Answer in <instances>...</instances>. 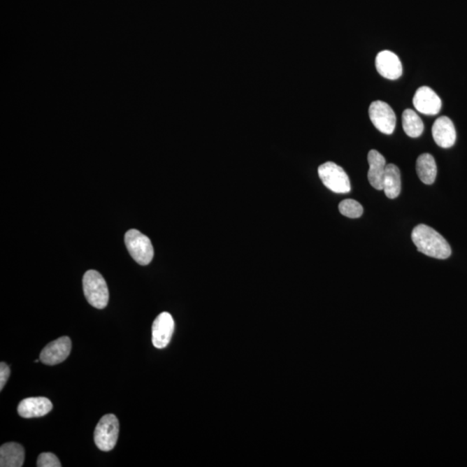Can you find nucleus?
Here are the masks:
<instances>
[{"label":"nucleus","instance_id":"1a4fd4ad","mask_svg":"<svg viewBox=\"0 0 467 467\" xmlns=\"http://www.w3.org/2000/svg\"><path fill=\"white\" fill-rule=\"evenodd\" d=\"M415 109L423 115H436L440 111V98L431 87L423 86L419 87L413 98Z\"/></svg>","mask_w":467,"mask_h":467},{"label":"nucleus","instance_id":"9d476101","mask_svg":"<svg viewBox=\"0 0 467 467\" xmlns=\"http://www.w3.org/2000/svg\"><path fill=\"white\" fill-rule=\"evenodd\" d=\"M375 68L382 78L396 80L403 75V65L399 57L392 51L382 50L375 58Z\"/></svg>","mask_w":467,"mask_h":467},{"label":"nucleus","instance_id":"ddd939ff","mask_svg":"<svg viewBox=\"0 0 467 467\" xmlns=\"http://www.w3.org/2000/svg\"><path fill=\"white\" fill-rule=\"evenodd\" d=\"M368 162L370 169L368 171V180L372 187L378 191L384 189V178L386 169L385 157L377 150H371L368 153Z\"/></svg>","mask_w":467,"mask_h":467},{"label":"nucleus","instance_id":"0eeeda50","mask_svg":"<svg viewBox=\"0 0 467 467\" xmlns=\"http://www.w3.org/2000/svg\"><path fill=\"white\" fill-rule=\"evenodd\" d=\"M71 340L69 337H62L50 343L40 354V360L46 366H57L67 359L71 352Z\"/></svg>","mask_w":467,"mask_h":467},{"label":"nucleus","instance_id":"dca6fc26","mask_svg":"<svg viewBox=\"0 0 467 467\" xmlns=\"http://www.w3.org/2000/svg\"><path fill=\"white\" fill-rule=\"evenodd\" d=\"M401 189L399 168L394 164L387 165L384 178V191L387 198L395 199L400 195Z\"/></svg>","mask_w":467,"mask_h":467},{"label":"nucleus","instance_id":"f8f14e48","mask_svg":"<svg viewBox=\"0 0 467 467\" xmlns=\"http://www.w3.org/2000/svg\"><path fill=\"white\" fill-rule=\"evenodd\" d=\"M53 404L46 397H31L24 399L17 407L21 417L35 418L45 417L52 410Z\"/></svg>","mask_w":467,"mask_h":467},{"label":"nucleus","instance_id":"6ab92c4d","mask_svg":"<svg viewBox=\"0 0 467 467\" xmlns=\"http://www.w3.org/2000/svg\"><path fill=\"white\" fill-rule=\"evenodd\" d=\"M36 466L38 467H61L59 459L52 452H43L38 456Z\"/></svg>","mask_w":467,"mask_h":467},{"label":"nucleus","instance_id":"6e6552de","mask_svg":"<svg viewBox=\"0 0 467 467\" xmlns=\"http://www.w3.org/2000/svg\"><path fill=\"white\" fill-rule=\"evenodd\" d=\"M174 320L169 312H162L152 324V344L158 349L166 348L170 344L174 331Z\"/></svg>","mask_w":467,"mask_h":467},{"label":"nucleus","instance_id":"412c9836","mask_svg":"<svg viewBox=\"0 0 467 467\" xmlns=\"http://www.w3.org/2000/svg\"><path fill=\"white\" fill-rule=\"evenodd\" d=\"M38 361H39L38 359H36V360H35V363H38Z\"/></svg>","mask_w":467,"mask_h":467},{"label":"nucleus","instance_id":"f257e3e1","mask_svg":"<svg viewBox=\"0 0 467 467\" xmlns=\"http://www.w3.org/2000/svg\"><path fill=\"white\" fill-rule=\"evenodd\" d=\"M412 240L417 250L426 257L445 260L450 257L451 247L440 234L428 225L419 224L412 231Z\"/></svg>","mask_w":467,"mask_h":467},{"label":"nucleus","instance_id":"a211bd4d","mask_svg":"<svg viewBox=\"0 0 467 467\" xmlns=\"http://www.w3.org/2000/svg\"><path fill=\"white\" fill-rule=\"evenodd\" d=\"M338 210L343 216L349 218H359L364 213L363 206L353 199L342 201L338 206Z\"/></svg>","mask_w":467,"mask_h":467},{"label":"nucleus","instance_id":"20e7f679","mask_svg":"<svg viewBox=\"0 0 467 467\" xmlns=\"http://www.w3.org/2000/svg\"><path fill=\"white\" fill-rule=\"evenodd\" d=\"M120 424L115 415H104L98 422L94 430V443L100 450L108 452L114 450L118 440Z\"/></svg>","mask_w":467,"mask_h":467},{"label":"nucleus","instance_id":"2eb2a0df","mask_svg":"<svg viewBox=\"0 0 467 467\" xmlns=\"http://www.w3.org/2000/svg\"><path fill=\"white\" fill-rule=\"evenodd\" d=\"M417 171L419 180L425 185H432L437 176L436 159L429 153H423L417 160Z\"/></svg>","mask_w":467,"mask_h":467},{"label":"nucleus","instance_id":"f03ea898","mask_svg":"<svg viewBox=\"0 0 467 467\" xmlns=\"http://www.w3.org/2000/svg\"><path fill=\"white\" fill-rule=\"evenodd\" d=\"M84 295L94 308L104 309L108 306L109 293L108 285L100 273L89 270L82 279Z\"/></svg>","mask_w":467,"mask_h":467},{"label":"nucleus","instance_id":"aec40b11","mask_svg":"<svg viewBox=\"0 0 467 467\" xmlns=\"http://www.w3.org/2000/svg\"><path fill=\"white\" fill-rule=\"evenodd\" d=\"M10 374V367L6 363L2 362L0 364V390H2L3 387H5Z\"/></svg>","mask_w":467,"mask_h":467},{"label":"nucleus","instance_id":"4468645a","mask_svg":"<svg viewBox=\"0 0 467 467\" xmlns=\"http://www.w3.org/2000/svg\"><path fill=\"white\" fill-rule=\"evenodd\" d=\"M24 450L20 444L8 443L0 447V466L21 467L24 462Z\"/></svg>","mask_w":467,"mask_h":467},{"label":"nucleus","instance_id":"39448f33","mask_svg":"<svg viewBox=\"0 0 467 467\" xmlns=\"http://www.w3.org/2000/svg\"><path fill=\"white\" fill-rule=\"evenodd\" d=\"M322 183L335 193H348L350 192V182L347 173L341 166L333 162L323 164L317 169Z\"/></svg>","mask_w":467,"mask_h":467},{"label":"nucleus","instance_id":"9b49d317","mask_svg":"<svg viewBox=\"0 0 467 467\" xmlns=\"http://www.w3.org/2000/svg\"><path fill=\"white\" fill-rule=\"evenodd\" d=\"M432 134L433 141L440 148H450L455 144V127L447 116H441L434 122Z\"/></svg>","mask_w":467,"mask_h":467},{"label":"nucleus","instance_id":"7ed1b4c3","mask_svg":"<svg viewBox=\"0 0 467 467\" xmlns=\"http://www.w3.org/2000/svg\"><path fill=\"white\" fill-rule=\"evenodd\" d=\"M125 243L131 257L137 264L142 266L150 264L155 255V250L150 239L147 236L137 229H131L126 234Z\"/></svg>","mask_w":467,"mask_h":467},{"label":"nucleus","instance_id":"f3484780","mask_svg":"<svg viewBox=\"0 0 467 467\" xmlns=\"http://www.w3.org/2000/svg\"><path fill=\"white\" fill-rule=\"evenodd\" d=\"M403 127L405 134L411 138L421 136L424 131V124L419 116L412 109H406L403 114Z\"/></svg>","mask_w":467,"mask_h":467},{"label":"nucleus","instance_id":"423d86ee","mask_svg":"<svg viewBox=\"0 0 467 467\" xmlns=\"http://www.w3.org/2000/svg\"><path fill=\"white\" fill-rule=\"evenodd\" d=\"M372 124L385 134H391L396 129V116L391 107L382 101L372 102L368 108Z\"/></svg>","mask_w":467,"mask_h":467}]
</instances>
